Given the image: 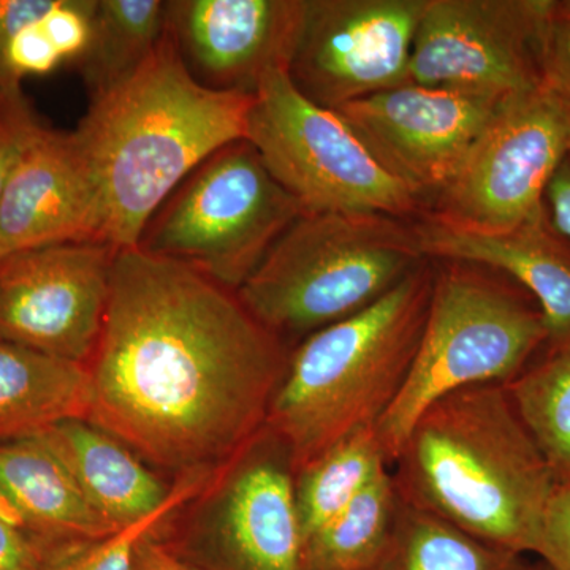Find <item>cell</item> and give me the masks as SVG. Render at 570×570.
<instances>
[{
	"label": "cell",
	"mask_w": 570,
	"mask_h": 570,
	"mask_svg": "<svg viewBox=\"0 0 570 570\" xmlns=\"http://www.w3.org/2000/svg\"><path fill=\"white\" fill-rule=\"evenodd\" d=\"M58 546L26 530L0 501V570H47Z\"/></svg>",
	"instance_id": "4dcf8cb0"
},
{
	"label": "cell",
	"mask_w": 570,
	"mask_h": 570,
	"mask_svg": "<svg viewBox=\"0 0 570 570\" xmlns=\"http://www.w3.org/2000/svg\"><path fill=\"white\" fill-rule=\"evenodd\" d=\"M400 497L390 469L382 472L305 543L307 570H373L395 527Z\"/></svg>",
	"instance_id": "cb8c5ba5"
},
{
	"label": "cell",
	"mask_w": 570,
	"mask_h": 570,
	"mask_svg": "<svg viewBox=\"0 0 570 570\" xmlns=\"http://www.w3.org/2000/svg\"><path fill=\"white\" fill-rule=\"evenodd\" d=\"M97 0H52L41 26L63 62H78L91 41Z\"/></svg>",
	"instance_id": "f546056e"
},
{
	"label": "cell",
	"mask_w": 570,
	"mask_h": 570,
	"mask_svg": "<svg viewBox=\"0 0 570 570\" xmlns=\"http://www.w3.org/2000/svg\"><path fill=\"white\" fill-rule=\"evenodd\" d=\"M246 140L305 213L385 214L406 220L422 208L335 110L296 89L287 70H273L258 85Z\"/></svg>",
	"instance_id": "ba28073f"
},
{
	"label": "cell",
	"mask_w": 570,
	"mask_h": 570,
	"mask_svg": "<svg viewBox=\"0 0 570 570\" xmlns=\"http://www.w3.org/2000/svg\"><path fill=\"white\" fill-rule=\"evenodd\" d=\"M89 411L88 365L0 341V441L88 420Z\"/></svg>",
	"instance_id": "ffe728a7"
},
{
	"label": "cell",
	"mask_w": 570,
	"mask_h": 570,
	"mask_svg": "<svg viewBox=\"0 0 570 570\" xmlns=\"http://www.w3.org/2000/svg\"><path fill=\"white\" fill-rule=\"evenodd\" d=\"M387 469L376 426H371L337 442L295 472L296 508L305 543Z\"/></svg>",
	"instance_id": "603a6c76"
},
{
	"label": "cell",
	"mask_w": 570,
	"mask_h": 570,
	"mask_svg": "<svg viewBox=\"0 0 570 570\" xmlns=\"http://www.w3.org/2000/svg\"><path fill=\"white\" fill-rule=\"evenodd\" d=\"M558 485L570 487V336L505 384Z\"/></svg>",
	"instance_id": "d4e9b609"
},
{
	"label": "cell",
	"mask_w": 570,
	"mask_h": 570,
	"mask_svg": "<svg viewBox=\"0 0 570 570\" xmlns=\"http://www.w3.org/2000/svg\"><path fill=\"white\" fill-rule=\"evenodd\" d=\"M397 497L483 542L538 554L558 482L505 385L439 397L392 464Z\"/></svg>",
	"instance_id": "3957f363"
},
{
	"label": "cell",
	"mask_w": 570,
	"mask_h": 570,
	"mask_svg": "<svg viewBox=\"0 0 570 570\" xmlns=\"http://www.w3.org/2000/svg\"><path fill=\"white\" fill-rule=\"evenodd\" d=\"M532 570H550L549 568H547L546 564H542V566H539V568H534Z\"/></svg>",
	"instance_id": "d590c367"
},
{
	"label": "cell",
	"mask_w": 570,
	"mask_h": 570,
	"mask_svg": "<svg viewBox=\"0 0 570 570\" xmlns=\"http://www.w3.org/2000/svg\"><path fill=\"white\" fill-rule=\"evenodd\" d=\"M0 501L26 530L55 543L92 542L121 531L94 512L39 434L0 441Z\"/></svg>",
	"instance_id": "d6986e66"
},
{
	"label": "cell",
	"mask_w": 570,
	"mask_h": 570,
	"mask_svg": "<svg viewBox=\"0 0 570 570\" xmlns=\"http://www.w3.org/2000/svg\"><path fill=\"white\" fill-rule=\"evenodd\" d=\"M434 262L422 265L362 313L313 335L288 355L266 428L294 472L365 428L395 403L425 326Z\"/></svg>",
	"instance_id": "277c9868"
},
{
	"label": "cell",
	"mask_w": 570,
	"mask_h": 570,
	"mask_svg": "<svg viewBox=\"0 0 570 570\" xmlns=\"http://www.w3.org/2000/svg\"><path fill=\"white\" fill-rule=\"evenodd\" d=\"M39 436L61 461L94 512L116 530L149 519L174 499L178 489V483L165 485L124 442L88 420H66Z\"/></svg>",
	"instance_id": "ac0fdd59"
},
{
	"label": "cell",
	"mask_w": 570,
	"mask_h": 570,
	"mask_svg": "<svg viewBox=\"0 0 570 570\" xmlns=\"http://www.w3.org/2000/svg\"><path fill=\"white\" fill-rule=\"evenodd\" d=\"M208 478L209 469L187 472L179 480L174 499L163 510L134 527L92 542L61 543L52 553L47 570H132L141 540L153 534L168 515L204 489Z\"/></svg>",
	"instance_id": "484cf974"
},
{
	"label": "cell",
	"mask_w": 570,
	"mask_h": 570,
	"mask_svg": "<svg viewBox=\"0 0 570 570\" xmlns=\"http://www.w3.org/2000/svg\"><path fill=\"white\" fill-rule=\"evenodd\" d=\"M216 538L235 570H307L294 468L266 426L220 491Z\"/></svg>",
	"instance_id": "2e32d148"
},
{
	"label": "cell",
	"mask_w": 570,
	"mask_h": 570,
	"mask_svg": "<svg viewBox=\"0 0 570 570\" xmlns=\"http://www.w3.org/2000/svg\"><path fill=\"white\" fill-rule=\"evenodd\" d=\"M549 0H426L409 82L504 100L539 88Z\"/></svg>",
	"instance_id": "30bf717a"
},
{
	"label": "cell",
	"mask_w": 570,
	"mask_h": 570,
	"mask_svg": "<svg viewBox=\"0 0 570 570\" xmlns=\"http://www.w3.org/2000/svg\"><path fill=\"white\" fill-rule=\"evenodd\" d=\"M426 0H306L288 77L307 99L337 110L409 82Z\"/></svg>",
	"instance_id": "8fae6325"
},
{
	"label": "cell",
	"mask_w": 570,
	"mask_h": 570,
	"mask_svg": "<svg viewBox=\"0 0 570 570\" xmlns=\"http://www.w3.org/2000/svg\"><path fill=\"white\" fill-rule=\"evenodd\" d=\"M523 554L483 542L400 501L395 527L373 570H532Z\"/></svg>",
	"instance_id": "7402d4cb"
},
{
	"label": "cell",
	"mask_w": 570,
	"mask_h": 570,
	"mask_svg": "<svg viewBox=\"0 0 570 570\" xmlns=\"http://www.w3.org/2000/svg\"><path fill=\"white\" fill-rule=\"evenodd\" d=\"M570 108L539 88L498 105L431 216L461 230L505 232L547 212L546 195L568 159Z\"/></svg>",
	"instance_id": "9c48e42d"
},
{
	"label": "cell",
	"mask_w": 570,
	"mask_h": 570,
	"mask_svg": "<svg viewBox=\"0 0 570 570\" xmlns=\"http://www.w3.org/2000/svg\"><path fill=\"white\" fill-rule=\"evenodd\" d=\"M43 18L0 47V85L21 86L24 78L51 73L63 62L41 26Z\"/></svg>",
	"instance_id": "83f0119b"
},
{
	"label": "cell",
	"mask_w": 570,
	"mask_h": 570,
	"mask_svg": "<svg viewBox=\"0 0 570 570\" xmlns=\"http://www.w3.org/2000/svg\"><path fill=\"white\" fill-rule=\"evenodd\" d=\"M551 224L570 242V160L562 163L554 174L546 195Z\"/></svg>",
	"instance_id": "836d02e7"
},
{
	"label": "cell",
	"mask_w": 570,
	"mask_h": 570,
	"mask_svg": "<svg viewBox=\"0 0 570 570\" xmlns=\"http://www.w3.org/2000/svg\"><path fill=\"white\" fill-rule=\"evenodd\" d=\"M570 108V107H569ZM568 159L570 160V137H569V154H568Z\"/></svg>",
	"instance_id": "8d00e7d4"
},
{
	"label": "cell",
	"mask_w": 570,
	"mask_h": 570,
	"mask_svg": "<svg viewBox=\"0 0 570 570\" xmlns=\"http://www.w3.org/2000/svg\"><path fill=\"white\" fill-rule=\"evenodd\" d=\"M41 126L21 86L0 85V209L11 171Z\"/></svg>",
	"instance_id": "f1b7e54d"
},
{
	"label": "cell",
	"mask_w": 570,
	"mask_h": 570,
	"mask_svg": "<svg viewBox=\"0 0 570 570\" xmlns=\"http://www.w3.org/2000/svg\"><path fill=\"white\" fill-rule=\"evenodd\" d=\"M539 306L480 266L434 265L433 294L406 382L377 423L389 468L422 412L474 385H505L549 343Z\"/></svg>",
	"instance_id": "8992f818"
},
{
	"label": "cell",
	"mask_w": 570,
	"mask_h": 570,
	"mask_svg": "<svg viewBox=\"0 0 570 570\" xmlns=\"http://www.w3.org/2000/svg\"><path fill=\"white\" fill-rule=\"evenodd\" d=\"M538 557L550 570H570V487L554 493Z\"/></svg>",
	"instance_id": "1f68e13d"
},
{
	"label": "cell",
	"mask_w": 570,
	"mask_h": 570,
	"mask_svg": "<svg viewBox=\"0 0 570 570\" xmlns=\"http://www.w3.org/2000/svg\"><path fill=\"white\" fill-rule=\"evenodd\" d=\"M287 360L236 292L178 262L121 249L88 363V422L159 466L209 469L264 430Z\"/></svg>",
	"instance_id": "6da1fadb"
},
{
	"label": "cell",
	"mask_w": 570,
	"mask_h": 570,
	"mask_svg": "<svg viewBox=\"0 0 570 570\" xmlns=\"http://www.w3.org/2000/svg\"><path fill=\"white\" fill-rule=\"evenodd\" d=\"M302 213L254 146L239 140L214 153L179 184L137 247L238 292Z\"/></svg>",
	"instance_id": "52a82bcc"
},
{
	"label": "cell",
	"mask_w": 570,
	"mask_h": 570,
	"mask_svg": "<svg viewBox=\"0 0 570 570\" xmlns=\"http://www.w3.org/2000/svg\"><path fill=\"white\" fill-rule=\"evenodd\" d=\"M52 0H0V47L14 33L40 21Z\"/></svg>",
	"instance_id": "d6a6232c"
},
{
	"label": "cell",
	"mask_w": 570,
	"mask_h": 570,
	"mask_svg": "<svg viewBox=\"0 0 570 570\" xmlns=\"http://www.w3.org/2000/svg\"><path fill=\"white\" fill-rule=\"evenodd\" d=\"M116 253L67 243L0 258V341L88 365L102 335Z\"/></svg>",
	"instance_id": "7c38bea8"
},
{
	"label": "cell",
	"mask_w": 570,
	"mask_h": 570,
	"mask_svg": "<svg viewBox=\"0 0 570 570\" xmlns=\"http://www.w3.org/2000/svg\"><path fill=\"white\" fill-rule=\"evenodd\" d=\"M426 261L385 214H299L236 295L277 337L313 335L374 305Z\"/></svg>",
	"instance_id": "5b68a950"
},
{
	"label": "cell",
	"mask_w": 570,
	"mask_h": 570,
	"mask_svg": "<svg viewBox=\"0 0 570 570\" xmlns=\"http://www.w3.org/2000/svg\"><path fill=\"white\" fill-rule=\"evenodd\" d=\"M306 0H171L167 31L190 73L217 91L255 94L287 70Z\"/></svg>",
	"instance_id": "5bb4252c"
},
{
	"label": "cell",
	"mask_w": 570,
	"mask_h": 570,
	"mask_svg": "<svg viewBox=\"0 0 570 570\" xmlns=\"http://www.w3.org/2000/svg\"><path fill=\"white\" fill-rule=\"evenodd\" d=\"M165 29L163 0H97L91 41L77 62L91 100L134 77L159 47Z\"/></svg>",
	"instance_id": "44dd1931"
},
{
	"label": "cell",
	"mask_w": 570,
	"mask_h": 570,
	"mask_svg": "<svg viewBox=\"0 0 570 570\" xmlns=\"http://www.w3.org/2000/svg\"><path fill=\"white\" fill-rule=\"evenodd\" d=\"M67 243L104 245L102 200L75 134L43 124L11 171L0 209V258Z\"/></svg>",
	"instance_id": "9a60e30c"
},
{
	"label": "cell",
	"mask_w": 570,
	"mask_h": 570,
	"mask_svg": "<svg viewBox=\"0 0 570 570\" xmlns=\"http://www.w3.org/2000/svg\"><path fill=\"white\" fill-rule=\"evenodd\" d=\"M254 94L202 85L174 39L141 69L91 100L73 130L91 167L104 212V245L137 247L146 225L198 165L246 140Z\"/></svg>",
	"instance_id": "7a4b0ae2"
},
{
	"label": "cell",
	"mask_w": 570,
	"mask_h": 570,
	"mask_svg": "<svg viewBox=\"0 0 570 570\" xmlns=\"http://www.w3.org/2000/svg\"><path fill=\"white\" fill-rule=\"evenodd\" d=\"M540 86L570 107V0H549L539 39Z\"/></svg>",
	"instance_id": "4316f807"
},
{
	"label": "cell",
	"mask_w": 570,
	"mask_h": 570,
	"mask_svg": "<svg viewBox=\"0 0 570 570\" xmlns=\"http://www.w3.org/2000/svg\"><path fill=\"white\" fill-rule=\"evenodd\" d=\"M132 570H198L176 558L159 543L154 542L153 534L146 535L138 546Z\"/></svg>",
	"instance_id": "e575fe53"
},
{
	"label": "cell",
	"mask_w": 570,
	"mask_h": 570,
	"mask_svg": "<svg viewBox=\"0 0 570 570\" xmlns=\"http://www.w3.org/2000/svg\"><path fill=\"white\" fill-rule=\"evenodd\" d=\"M430 261L480 266L509 276L534 299L549 328V344L570 336V242L549 212L505 232L461 230L428 214L414 225Z\"/></svg>",
	"instance_id": "e0dca14e"
},
{
	"label": "cell",
	"mask_w": 570,
	"mask_h": 570,
	"mask_svg": "<svg viewBox=\"0 0 570 570\" xmlns=\"http://www.w3.org/2000/svg\"><path fill=\"white\" fill-rule=\"evenodd\" d=\"M501 102L407 82L335 111L379 165L423 202L448 186Z\"/></svg>",
	"instance_id": "4fadbf2b"
}]
</instances>
